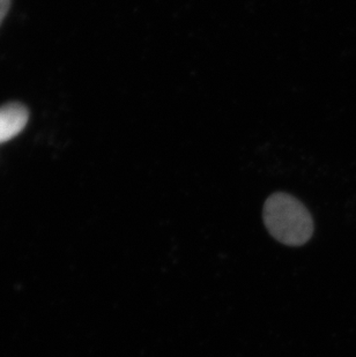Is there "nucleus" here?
Listing matches in <instances>:
<instances>
[{"label":"nucleus","mask_w":356,"mask_h":357,"mask_svg":"<svg viewBox=\"0 0 356 357\" xmlns=\"http://www.w3.org/2000/svg\"><path fill=\"white\" fill-rule=\"evenodd\" d=\"M10 0H0V24L6 17L7 12L10 10Z\"/></svg>","instance_id":"obj_3"},{"label":"nucleus","mask_w":356,"mask_h":357,"mask_svg":"<svg viewBox=\"0 0 356 357\" xmlns=\"http://www.w3.org/2000/svg\"><path fill=\"white\" fill-rule=\"evenodd\" d=\"M262 216L269 233L285 245H303L313 236L311 214L288 193H273L266 199Z\"/></svg>","instance_id":"obj_1"},{"label":"nucleus","mask_w":356,"mask_h":357,"mask_svg":"<svg viewBox=\"0 0 356 357\" xmlns=\"http://www.w3.org/2000/svg\"><path fill=\"white\" fill-rule=\"evenodd\" d=\"M29 119L27 109L19 103H10L0 108V145L10 142L24 131Z\"/></svg>","instance_id":"obj_2"}]
</instances>
